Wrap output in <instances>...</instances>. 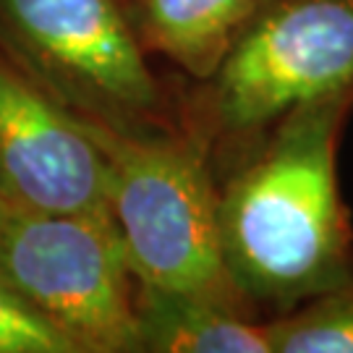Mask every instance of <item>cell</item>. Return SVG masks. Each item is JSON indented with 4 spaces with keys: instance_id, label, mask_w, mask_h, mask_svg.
Listing matches in <instances>:
<instances>
[{
    "instance_id": "277c9868",
    "label": "cell",
    "mask_w": 353,
    "mask_h": 353,
    "mask_svg": "<svg viewBox=\"0 0 353 353\" xmlns=\"http://www.w3.org/2000/svg\"><path fill=\"white\" fill-rule=\"evenodd\" d=\"M0 52L63 110L123 134L183 131L126 0H0Z\"/></svg>"
},
{
    "instance_id": "52a82bcc",
    "label": "cell",
    "mask_w": 353,
    "mask_h": 353,
    "mask_svg": "<svg viewBox=\"0 0 353 353\" xmlns=\"http://www.w3.org/2000/svg\"><path fill=\"white\" fill-rule=\"evenodd\" d=\"M134 306L139 353H272L256 312L139 280Z\"/></svg>"
},
{
    "instance_id": "8fae6325",
    "label": "cell",
    "mask_w": 353,
    "mask_h": 353,
    "mask_svg": "<svg viewBox=\"0 0 353 353\" xmlns=\"http://www.w3.org/2000/svg\"><path fill=\"white\" fill-rule=\"evenodd\" d=\"M6 212H8V207L3 204V199H0V225H3V217H6Z\"/></svg>"
},
{
    "instance_id": "3957f363",
    "label": "cell",
    "mask_w": 353,
    "mask_h": 353,
    "mask_svg": "<svg viewBox=\"0 0 353 353\" xmlns=\"http://www.w3.org/2000/svg\"><path fill=\"white\" fill-rule=\"evenodd\" d=\"M84 123V121H81ZM108 170V212L139 283L256 312L220 246V183L183 134H123L84 123Z\"/></svg>"
},
{
    "instance_id": "6da1fadb",
    "label": "cell",
    "mask_w": 353,
    "mask_h": 353,
    "mask_svg": "<svg viewBox=\"0 0 353 353\" xmlns=\"http://www.w3.org/2000/svg\"><path fill=\"white\" fill-rule=\"evenodd\" d=\"M353 87L290 110L223 181L220 246L259 312L283 314L353 278V220L338 178Z\"/></svg>"
},
{
    "instance_id": "9c48e42d",
    "label": "cell",
    "mask_w": 353,
    "mask_h": 353,
    "mask_svg": "<svg viewBox=\"0 0 353 353\" xmlns=\"http://www.w3.org/2000/svg\"><path fill=\"white\" fill-rule=\"evenodd\" d=\"M272 353H353V278L267 316Z\"/></svg>"
},
{
    "instance_id": "8992f818",
    "label": "cell",
    "mask_w": 353,
    "mask_h": 353,
    "mask_svg": "<svg viewBox=\"0 0 353 353\" xmlns=\"http://www.w3.org/2000/svg\"><path fill=\"white\" fill-rule=\"evenodd\" d=\"M0 199L24 212H108V170L84 123L0 52Z\"/></svg>"
},
{
    "instance_id": "ba28073f",
    "label": "cell",
    "mask_w": 353,
    "mask_h": 353,
    "mask_svg": "<svg viewBox=\"0 0 353 353\" xmlns=\"http://www.w3.org/2000/svg\"><path fill=\"white\" fill-rule=\"evenodd\" d=\"M150 55L176 65L189 81L217 71L256 0H126Z\"/></svg>"
},
{
    "instance_id": "30bf717a",
    "label": "cell",
    "mask_w": 353,
    "mask_h": 353,
    "mask_svg": "<svg viewBox=\"0 0 353 353\" xmlns=\"http://www.w3.org/2000/svg\"><path fill=\"white\" fill-rule=\"evenodd\" d=\"M0 353H74L48 319L0 278Z\"/></svg>"
},
{
    "instance_id": "5b68a950",
    "label": "cell",
    "mask_w": 353,
    "mask_h": 353,
    "mask_svg": "<svg viewBox=\"0 0 353 353\" xmlns=\"http://www.w3.org/2000/svg\"><path fill=\"white\" fill-rule=\"evenodd\" d=\"M0 278L74 353H139L137 275L110 214L8 210Z\"/></svg>"
},
{
    "instance_id": "7a4b0ae2",
    "label": "cell",
    "mask_w": 353,
    "mask_h": 353,
    "mask_svg": "<svg viewBox=\"0 0 353 353\" xmlns=\"http://www.w3.org/2000/svg\"><path fill=\"white\" fill-rule=\"evenodd\" d=\"M353 87V0H256L223 63L178 92L217 183L306 102Z\"/></svg>"
}]
</instances>
